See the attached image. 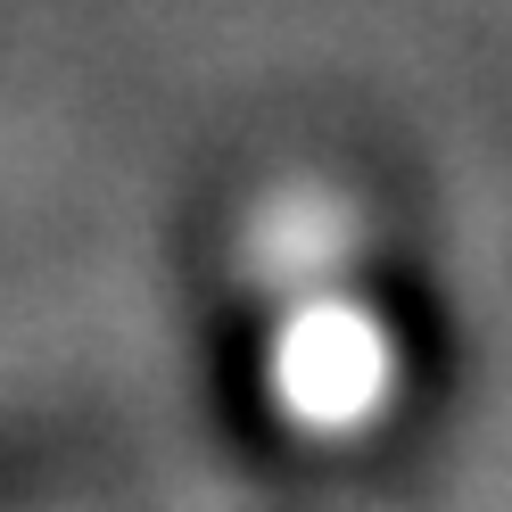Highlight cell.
Returning a JSON list of instances; mask_svg holds the SVG:
<instances>
[{
    "mask_svg": "<svg viewBox=\"0 0 512 512\" xmlns=\"http://www.w3.org/2000/svg\"><path fill=\"white\" fill-rule=\"evenodd\" d=\"M356 215L331 190H281L248 232L265 290V405L314 446H356L405 397V331L364 281Z\"/></svg>",
    "mask_w": 512,
    "mask_h": 512,
    "instance_id": "obj_1",
    "label": "cell"
}]
</instances>
